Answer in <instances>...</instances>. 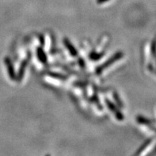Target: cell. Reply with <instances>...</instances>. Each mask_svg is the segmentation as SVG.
Returning a JSON list of instances; mask_svg holds the SVG:
<instances>
[{
  "label": "cell",
  "mask_w": 156,
  "mask_h": 156,
  "mask_svg": "<svg viewBox=\"0 0 156 156\" xmlns=\"http://www.w3.org/2000/svg\"><path fill=\"white\" fill-rule=\"evenodd\" d=\"M108 106H109V107H111V108H114V106H113V105H112V103H108ZM112 111H113V112H115V114H116V116L118 117V118L119 119H123L122 115V116H121V114H120L118 112H117L116 109V110H112Z\"/></svg>",
  "instance_id": "cell-4"
},
{
  "label": "cell",
  "mask_w": 156,
  "mask_h": 156,
  "mask_svg": "<svg viewBox=\"0 0 156 156\" xmlns=\"http://www.w3.org/2000/svg\"><path fill=\"white\" fill-rule=\"evenodd\" d=\"M7 67H8V69H9V75H10V77L12 78H14V76H15V74H14V71H13V69H12V67L10 62H9L8 59H7Z\"/></svg>",
  "instance_id": "cell-3"
},
{
  "label": "cell",
  "mask_w": 156,
  "mask_h": 156,
  "mask_svg": "<svg viewBox=\"0 0 156 156\" xmlns=\"http://www.w3.org/2000/svg\"><path fill=\"white\" fill-rule=\"evenodd\" d=\"M121 55H122V54H117L116 55H115L114 57H112V58H111L110 60H109V61H108L106 62V64H104V65H103V66H101V67L99 68V73H100L101 71H102V70L104 69V68H106V67H108L109 65H110V64H112V62H114V61H116L117 59H118L121 56Z\"/></svg>",
  "instance_id": "cell-1"
},
{
  "label": "cell",
  "mask_w": 156,
  "mask_h": 156,
  "mask_svg": "<svg viewBox=\"0 0 156 156\" xmlns=\"http://www.w3.org/2000/svg\"><path fill=\"white\" fill-rule=\"evenodd\" d=\"M64 44H65L66 46H67V48H68V49L69 50V52L72 54V55H73V56L77 55V51H76L75 48L73 47V45L70 44V42L68 41L67 40H65L64 41Z\"/></svg>",
  "instance_id": "cell-2"
},
{
  "label": "cell",
  "mask_w": 156,
  "mask_h": 156,
  "mask_svg": "<svg viewBox=\"0 0 156 156\" xmlns=\"http://www.w3.org/2000/svg\"><path fill=\"white\" fill-rule=\"evenodd\" d=\"M38 54H40V56H39V57H40L41 59L43 62H45V60H46V58H45V57L44 56V53H43V51H42L41 50L39 51H38Z\"/></svg>",
  "instance_id": "cell-5"
},
{
  "label": "cell",
  "mask_w": 156,
  "mask_h": 156,
  "mask_svg": "<svg viewBox=\"0 0 156 156\" xmlns=\"http://www.w3.org/2000/svg\"><path fill=\"white\" fill-rule=\"evenodd\" d=\"M47 156H49V155H47Z\"/></svg>",
  "instance_id": "cell-6"
}]
</instances>
